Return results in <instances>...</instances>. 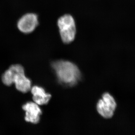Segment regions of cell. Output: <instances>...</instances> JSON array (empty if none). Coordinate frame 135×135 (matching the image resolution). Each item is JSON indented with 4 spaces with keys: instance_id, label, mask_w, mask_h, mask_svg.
Segmentation results:
<instances>
[{
    "instance_id": "1",
    "label": "cell",
    "mask_w": 135,
    "mask_h": 135,
    "mask_svg": "<svg viewBox=\"0 0 135 135\" xmlns=\"http://www.w3.org/2000/svg\"><path fill=\"white\" fill-rule=\"evenodd\" d=\"M52 66L61 82L70 85L75 84L80 77L79 68L77 66L68 61H56Z\"/></svg>"
},
{
    "instance_id": "2",
    "label": "cell",
    "mask_w": 135,
    "mask_h": 135,
    "mask_svg": "<svg viewBox=\"0 0 135 135\" xmlns=\"http://www.w3.org/2000/svg\"><path fill=\"white\" fill-rule=\"evenodd\" d=\"M12 84L15 83L16 88L23 93H26L31 90V82L26 77L24 69L19 64L11 66L7 70Z\"/></svg>"
},
{
    "instance_id": "3",
    "label": "cell",
    "mask_w": 135,
    "mask_h": 135,
    "mask_svg": "<svg viewBox=\"0 0 135 135\" xmlns=\"http://www.w3.org/2000/svg\"><path fill=\"white\" fill-rule=\"evenodd\" d=\"M57 25L61 39L64 43L69 44L75 39L76 27L75 21L71 16L66 15L60 17Z\"/></svg>"
},
{
    "instance_id": "4",
    "label": "cell",
    "mask_w": 135,
    "mask_h": 135,
    "mask_svg": "<svg viewBox=\"0 0 135 135\" xmlns=\"http://www.w3.org/2000/svg\"><path fill=\"white\" fill-rule=\"evenodd\" d=\"M117 104L113 97L108 93H105L97 104L98 112L102 117L110 119L113 116Z\"/></svg>"
},
{
    "instance_id": "5",
    "label": "cell",
    "mask_w": 135,
    "mask_h": 135,
    "mask_svg": "<svg viewBox=\"0 0 135 135\" xmlns=\"http://www.w3.org/2000/svg\"><path fill=\"white\" fill-rule=\"evenodd\" d=\"M39 24L38 15L35 13L25 14L18 21L17 26L23 33L29 34L33 31Z\"/></svg>"
},
{
    "instance_id": "6",
    "label": "cell",
    "mask_w": 135,
    "mask_h": 135,
    "mask_svg": "<svg viewBox=\"0 0 135 135\" xmlns=\"http://www.w3.org/2000/svg\"><path fill=\"white\" fill-rule=\"evenodd\" d=\"M26 112L25 120L27 122L37 124L39 122L40 116L42 114L41 109L38 105L33 102H28L22 107Z\"/></svg>"
},
{
    "instance_id": "7",
    "label": "cell",
    "mask_w": 135,
    "mask_h": 135,
    "mask_svg": "<svg viewBox=\"0 0 135 135\" xmlns=\"http://www.w3.org/2000/svg\"><path fill=\"white\" fill-rule=\"evenodd\" d=\"M31 90L34 102L38 105L47 104L51 97V95L46 93L42 88L38 86L33 87Z\"/></svg>"
}]
</instances>
